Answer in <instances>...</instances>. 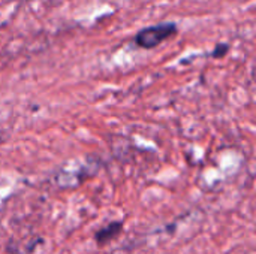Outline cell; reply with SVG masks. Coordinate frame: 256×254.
<instances>
[{
    "instance_id": "7a4b0ae2",
    "label": "cell",
    "mask_w": 256,
    "mask_h": 254,
    "mask_svg": "<svg viewBox=\"0 0 256 254\" xmlns=\"http://www.w3.org/2000/svg\"><path fill=\"white\" fill-rule=\"evenodd\" d=\"M123 231V223L122 222H112L110 225H106L105 228L99 229L94 234V241L99 246H105L110 241H112L114 238H117L120 235V232Z\"/></svg>"
},
{
    "instance_id": "6da1fadb",
    "label": "cell",
    "mask_w": 256,
    "mask_h": 254,
    "mask_svg": "<svg viewBox=\"0 0 256 254\" xmlns=\"http://www.w3.org/2000/svg\"><path fill=\"white\" fill-rule=\"evenodd\" d=\"M177 34V24L174 22H160L152 27H146L135 36V43L140 48L152 49L159 43L165 42L171 36Z\"/></svg>"
},
{
    "instance_id": "3957f363",
    "label": "cell",
    "mask_w": 256,
    "mask_h": 254,
    "mask_svg": "<svg viewBox=\"0 0 256 254\" xmlns=\"http://www.w3.org/2000/svg\"><path fill=\"white\" fill-rule=\"evenodd\" d=\"M228 49H230V46L228 45H218L216 46V51L213 52V57H222V55H225L226 52H228Z\"/></svg>"
}]
</instances>
